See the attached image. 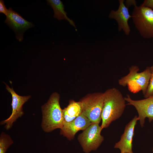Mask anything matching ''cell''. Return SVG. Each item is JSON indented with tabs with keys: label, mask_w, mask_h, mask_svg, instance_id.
<instances>
[{
	"label": "cell",
	"mask_w": 153,
	"mask_h": 153,
	"mask_svg": "<svg viewBox=\"0 0 153 153\" xmlns=\"http://www.w3.org/2000/svg\"><path fill=\"white\" fill-rule=\"evenodd\" d=\"M4 22L14 31L16 39L20 42L23 40L24 32L33 26L31 22L25 20L11 7L8 9V13Z\"/></svg>",
	"instance_id": "9c48e42d"
},
{
	"label": "cell",
	"mask_w": 153,
	"mask_h": 153,
	"mask_svg": "<svg viewBox=\"0 0 153 153\" xmlns=\"http://www.w3.org/2000/svg\"><path fill=\"white\" fill-rule=\"evenodd\" d=\"M92 124L90 120L82 112L71 122H64L63 127L60 129V134L71 141L74 138L78 131L84 130Z\"/></svg>",
	"instance_id": "30bf717a"
},
{
	"label": "cell",
	"mask_w": 153,
	"mask_h": 153,
	"mask_svg": "<svg viewBox=\"0 0 153 153\" xmlns=\"http://www.w3.org/2000/svg\"><path fill=\"white\" fill-rule=\"evenodd\" d=\"M64 122H69L73 120L82 112L81 102L71 100L67 106L62 109Z\"/></svg>",
	"instance_id": "4fadbf2b"
},
{
	"label": "cell",
	"mask_w": 153,
	"mask_h": 153,
	"mask_svg": "<svg viewBox=\"0 0 153 153\" xmlns=\"http://www.w3.org/2000/svg\"><path fill=\"white\" fill-rule=\"evenodd\" d=\"M13 143L9 135L2 132L0 137V153H5L7 149Z\"/></svg>",
	"instance_id": "9a60e30c"
},
{
	"label": "cell",
	"mask_w": 153,
	"mask_h": 153,
	"mask_svg": "<svg viewBox=\"0 0 153 153\" xmlns=\"http://www.w3.org/2000/svg\"><path fill=\"white\" fill-rule=\"evenodd\" d=\"M152 151H153V149H152Z\"/></svg>",
	"instance_id": "ffe728a7"
},
{
	"label": "cell",
	"mask_w": 153,
	"mask_h": 153,
	"mask_svg": "<svg viewBox=\"0 0 153 153\" xmlns=\"http://www.w3.org/2000/svg\"><path fill=\"white\" fill-rule=\"evenodd\" d=\"M119 5L118 9L116 10H112L109 15L110 19H113L116 20L118 24V29L119 31H123L127 35H129L131 31L128 23L129 20L132 18L129 13L128 8L126 6L123 0L118 1Z\"/></svg>",
	"instance_id": "8fae6325"
},
{
	"label": "cell",
	"mask_w": 153,
	"mask_h": 153,
	"mask_svg": "<svg viewBox=\"0 0 153 153\" xmlns=\"http://www.w3.org/2000/svg\"><path fill=\"white\" fill-rule=\"evenodd\" d=\"M103 93V103L101 113V127H108L112 122L119 118L126 106V101L121 91L115 88L106 90Z\"/></svg>",
	"instance_id": "6da1fadb"
},
{
	"label": "cell",
	"mask_w": 153,
	"mask_h": 153,
	"mask_svg": "<svg viewBox=\"0 0 153 153\" xmlns=\"http://www.w3.org/2000/svg\"><path fill=\"white\" fill-rule=\"evenodd\" d=\"M141 5L153 10V0H145Z\"/></svg>",
	"instance_id": "ac0fdd59"
},
{
	"label": "cell",
	"mask_w": 153,
	"mask_h": 153,
	"mask_svg": "<svg viewBox=\"0 0 153 153\" xmlns=\"http://www.w3.org/2000/svg\"><path fill=\"white\" fill-rule=\"evenodd\" d=\"M139 70L137 66L132 65L129 68V73L120 79L118 83L123 87L127 86L131 92L135 94L141 91L144 95L150 78V67H147L141 72H139Z\"/></svg>",
	"instance_id": "3957f363"
},
{
	"label": "cell",
	"mask_w": 153,
	"mask_h": 153,
	"mask_svg": "<svg viewBox=\"0 0 153 153\" xmlns=\"http://www.w3.org/2000/svg\"><path fill=\"white\" fill-rule=\"evenodd\" d=\"M102 129L99 124H92L78 135V140L84 152L88 153L99 146L104 140L101 134Z\"/></svg>",
	"instance_id": "8992f818"
},
{
	"label": "cell",
	"mask_w": 153,
	"mask_h": 153,
	"mask_svg": "<svg viewBox=\"0 0 153 153\" xmlns=\"http://www.w3.org/2000/svg\"><path fill=\"white\" fill-rule=\"evenodd\" d=\"M0 13L4 14L6 16L8 13V10L6 8L4 1L0 0Z\"/></svg>",
	"instance_id": "e0dca14e"
},
{
	"label": "cell",
	"mask_w": 153,
	"mask_h": 153,
	"mask_svg": "<svg viewBox=\"0 0 153 153\" xmlns=\"http://www.w3.org/2000/svg\"><path fill=\"white\" fill-rule=\"evenodd\" d=\"M151 76L146 92L144 95L145 98L153 95V65L150 67Z\"/></svg>",
	"instance_id": "2e32d148"
},
{
	"label": "cell",
	"mask_w": 153,
	"mask_h": 153,
	"mask_svg": "<svg viewBox=\"0 0 153 153\" xmlns=\"http://www.w3.org/2000/svg\"><path fill=\"white\" fill-rule=\"evenodd\" d=\"M138 120V117L135 115L126 125L120 141L115 144L114 148L119 149L121 153H133L132 150L133 138Z\"/></svg>",
	"instance_id": "7c38bea8"
},
{
	"label": "cell",
	"mask_w": 153,
	"mask_h": 153,
	"mask_svg": "<svg viewBox=\"0 0 153 153\" xmlns=\"http://www.w3.org/2000/svg\"><path fill=\"white\" fill-rule=\"evenodd\" d=\"M125 3L126 6L128 8L132 5H133L134 7L137 5L136 1L135 0H126Z\"/></svg>",
	"instance_id": "d6986e66"
},
{
	"label": "cell",
	"mask_w": 153,
	"mask_h": 153,
	"mask_svg": "<svg viewBox=\"0 0 153 153\" xmlns=\"http://www.w3.org/2000/svg\"><path fill=\"white\" fill-rule=\"evenodd\" d=\"M6 85V89L12 96L11 105L12 112L10 116L7 119L2 121L0 123L1 125L5 124V129L8 130L12 126L13 123L19 117H21L24 114L22 106L31 97L30 95L21 96L18 95L14 91L12 88H10Z\"/></svg>",
	"instance_id": "ba28073f"
},
{
	"label": "cell",
	"mask_w": 153,
	"mask_h": 153,
	"mask_svg": "<svg viewBox=\"0 0 153 153\" xmlns=\"http://www.w3.org/2000/svg\"><path fill=\"white\" fill-rule=\"evenodd\" d=\"M132 18L141 36L145 38H153V10L141 5L134 7Z\"/></svg>",
	"instance_id": "277c9868"
},
{
	"label": "cell",
	"mask_w": 153,
	"mask_h": 153,
	"mask_svg": "<svg viewBox=\"0 0 153 153\" xmlns=\"http://www.w3.org/2000/svg\"><path fill=\"white\" fill-rule=\"evenodd\" d=\"M103 93L100 92L89 93L79 101L82 107V113L92 124H99L103 103Z\"/></svg>",
	"instance_id": "5b68a950"
},
{
	"label": "cell",
	"mask_w": 153,
	"mask_h": 153,
	"mask_svg": "<svg viewBox=\"0 0 153 153\" xmlns=\"http://www.w3.org/2000/svg\"><path fill=\"white\" fill-rule=\"evenodd\" d=\"M60 96L53 93L46 103L41 107L42 120L41 126L46 132L58 128L61 129L64 122L62 109L60 104Z\"/></svg>",
	"instance_id": "7a4b0ae2"
},
{
	"label": "cell",
	"mask_w": 153,
	"mask_h": 153,
	"mask_svg": "<svg viewBox=\"0 0 153 153\" xmlns=\"http://www.w3.org/2000/svg\"><path fill=\"white\" fill-rule=\"evenodd\" d=\"M47 4L50 6L54 12V17L59 20L65 19L67 20L70 24L76 29L75 23L69 18L67 13L64 10V5L60 0H47Z\"/></svg>",
	"instance_id": "5bb4252c"
},
{
	"label": "cell",
	"mask_w": 153,
	"mask_h": 153,
	"mask_svg": "<svg viewBox=\"0 0 153 153\" xmlns=\"http://www.w3.org/2000/svg\"><path fill=\"white\" fill-rule=\"evenodd\" d=\"M124 98L128 105H132L136 109L141 127H143L146 118L150 122L153 120V95L144 99L134 100L127 94Z\"/></svg>",
	"instance_id": "52a82bcc"
},
{
	"label": "cell",
	"mask_w": 153,
	"mask_h": 153,
	"mask_svg": "<svg viewBox=\"0 0 153 153\" xmlns=\"http://www.w3.org/2000/svg\"></svg>",
	"instance_id": "44dd1931"
}]
</instances>
